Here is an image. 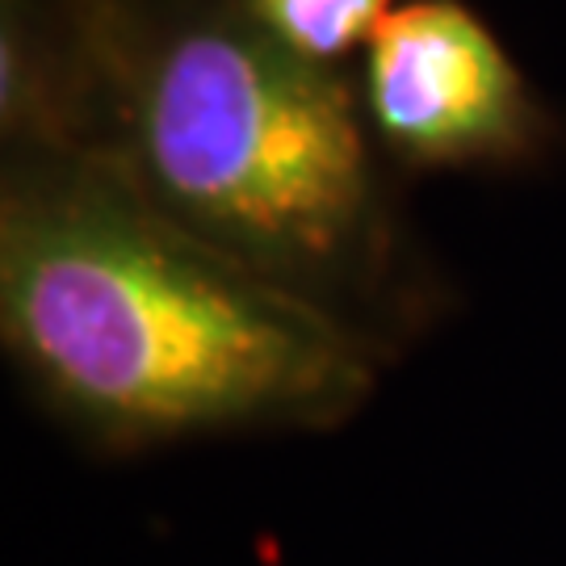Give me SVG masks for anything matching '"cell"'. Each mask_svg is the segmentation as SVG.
<instances>
[{
  "mask_svg": "<svg viewBox=\"0 0 566 566\" xmlns=\"http://www.w3.org/2000/svg\"><path fill=\"white\" fill-rule=\"evenodd\" d=\"M118 63L109 164L193 235L340 306L332 290L378 248V189L336 67L285 51L235 0L147 25Z\"/></svg>",
  "mask_w": 566,
  "mask_h": 566,
  "instance_id": "2",
  "label": "cell"
},
{
  "mask_svg": "<svg viewBox=\"0 0 566 566\" xmlns=\"http://www.w3.org/2000/svg\"><path fill=\"white\" fill-rule=\"evenodd\" d=\"M0 336L42 403L114 453L324 432L382 365L340 306L193 235L109 160L9 181Z\"/></svg>",
  "mask_w": 566,
  "mask_h": 566,
  "instance_id": "1",
  "label": "cell"
},
{
  "mask_svg": "<svg viewBox=\"0 0 566 566\" xmlns=\"http://www.w3.org/2000/svg\"><path fill=\"white\" fill-rule=\"evenodd\" d=\"M361 102L374 135L411 168L533 160L549 122L521 67L462 0H411L374 30Z\"/></svg>",
  "mask_w": 566,
  "mask_h": 566,
  "instance_id": "3",
  "label": "cell"
},
{
  "mask_svg": "<svg viewBox=\"0 0 566 566\" xmlns=\"http://www.w3.org/2000/svg\"><path fill=\"white\" fill-rule=\"evenodd\" d=\"M285 51L336 67L353 51H365L374 30L390 13V0H235Z\"/></svg>",
  "mask_w": 566,
  "mask_h": 566,
  "instance_id": "4",
  "label": "cell"
}]
</instances>
